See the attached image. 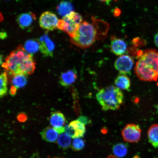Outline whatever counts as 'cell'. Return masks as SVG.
<instances>
[{"label":"cell","instance_id":"7c38bea8","mask_svg":"<svg viewBox=\"0 0 158 158\" xmlns=\"http://www.w3.org/2000/svg\"><path fill=\"white\" fill-rule=\"evenodd\" d=\"M36 19L35 14L29 12L19 15L17 18V21L20 28L25 29L30 27Z\"/></svg>","mask_w":158,"mask_h":158},{"label":"cell","instance_id":"603a6c76","mask_svg":"<svg viewBox=\"0 0 158 158\" xmlns=\"http://www.w3.org/2000/svg\"><path fill=\"white\" fill-rule=\"evenodd\" d=\"M71 126H73L76 130L80 138L84 137L86 132L85 124L79 121L78 120H75L70 123Z\"/></svg>","mask_w":158,"mask_h":158},{"label":"cell","instance_id":"4fadbf2b","mask_svg":"<svg viewBox=\"0 0 158 158\" xmlns=\"http://www.w3.org/2000/svg\"><path fill=\"white\" fill-rule=\"evenodd\" d=\"M77 78L76 70L73 69L62 73L59 77V83L63 86L68 87L74 83Z\"/></svg>","mask_w":158,"mask_h":158},{"label":"cell","instance_id":"4dcf8cb0","mask_svg":"<svg viewBox=\"0 0 158 158\" xmlns=\"http://www.w3.org/2000/svg\"><path fill=\"white\" fill-rule=\"evenodd\" d=\"M154 41H155L156 46L158 48V32L155 35V37H154Z\"/></svg>","mask_w":158,"mask_h":158},{"label":"cell","instance_id":"d4e9b609","mask_svg":"<svg viewBox=\"0 0 158 158\" xmlns=\"http://www.w3.org/2000/svg\"><path fill=\"white\" fill-rule=\"evenodd\" d=\"M85 142L80 138H74L72 142V148L75 151H80L84 148Z\"/></svg>","mask_w":158,"mask_h":158},{"label":"cell","instance_id":"e575fe53","mask_svg":"<svg viewBox=\"0 0 158 158\" xmlns=\"http://www.w3.org/2000/svg\"><path fill=\"white\" fill-rule=\"evenodd\" d=\"M99 1L102 2H109L110 0H99Z\"/></svg>","mask_w":158,"mask_h":158},{"label":"cell","instance_id":"8992f818","mask_svg":"<svg viewBox=\"0 0 158 158\" xmlns=\"http://www.w3.org/2000/svg\"><path fill=\"white\" fill-rule=\"evenodd\" d=\"M124 141L129 143H137L141 139V130L139 126L134 124L126 125L122 131Z\"/></svg>","mask_w":158,"mask_h":158},{"label":"cell","instance_id":"ffe728a7","mask_svg":"<svg viewBox=\"0 0 158 158\" xmlns=\"http://www.w3.org/2000/svg\"><path fill=\"white\" fill-rule=\"evenodd\" d=\"M23 47L28 54L32 55L36 53L40 49V43L38 40H29L26 41Z\"/></svg>","mask_w":158,"mask_h":158},{"label":"cell","instance_id":"8fae6325","mask_svg":"<svg viewBox=\"0 0 158 158\" xmlns=\"http://www.w3.org/2000/svg\"><path fill=\"white\" fill-rule=\"evenodd\" d=\"M127 47V44L123 40L112 37L110 48L114 54L121 56L126 52Z\"/></svg>","mask_w":158,"mask_h":158},{"label":"cell","instance_id":"9a60e30c","mask_svg":"<svg viewBox=\"0 0 158 158\" xmlns=\"http://www.w3.org/2000/svg\"><path fill=\"white\" fill-rule=\"evenodd\" d=\"M59 134L56 130L50 126L45 128L40 133L43 140L51 143H55L57 142Z\"/></svg>","mask_w":158,"mask_h":158},{"label":"cell","instance_id":"83f0119b","mask_svg":"<svg viewBox=\"0 0 158 158\" xmlns=\"http://www.w3.org/2000/svg\"><path fill=\"white\" fill-rule=\"evenodd\" d=\"M77 120L85 124H87L89 123L88 118L84 116H80Z\"/></svg>","mask_w":158,"mask_h":158},{"label":"cell","instance_id":"d590c367","mask_svg":"<svg viewBox=\"0 0 158 158\" xmlns=\"http://www.w3.org/2000/svg\"><path fill=\"white\" fill-rule=\"evenodd\" d=\"M156 108L157 112L158 114V104L156 106Z\"/></svg>","mask_w":158,"mask_h":158},{"label":"cell","instance_id":"836d02e7","mask_svg":"<svg viewBox=\"0 0 158 158\" xmlns=\"http://www.w3.org/2000/svg\"><path fill=\"white\" fill-rule=\"evenodd\" d=\"M115 13H116L115 15H116V16H118L120 15V10L119 9H117V11H116V10L115 11Z\"/></svg>","mask_w":158,"mask_h":158},{"label":"cell","instance_id":"277c9868","mask_svg":"<svg viewBox=\"0 0 158 158\" xmlns=\"http://www.w3.org/2000/svg\"><path fill=\"white\" fill-rule=\"evenodd\" d=\"M31 55L26 51L22 45H20L15 50L10 53L2 66L8 71L12 76L21 74L19 69L20 65L23 60Z\"/></svg>","mask_w":158,"mask_h":158},{"label":"cell","instance_id":"7402d4cb","mask_svg":"<svg viewBox=\"0 0 158 158\" xmlns=\"http://www.w3.org/2000/svg\"><path fill=\"white\" fill-rule=\"evenodd\" d=\"M112 151L116 156L120 158L123 157L127 153V146L123 143L116 144L112 148Z\"/></svg>","mask_w":158,"mask_h":158},{"label":"cell","instance_id":"5b68a950","mask_svg":"<svg viewBox=\"0 0 158 158\" xmlns=\"http://www.w3.org/2000/svg\"><path fill=\"white\" fill-rule=\"evenodd\" d=\"M82 21V16L73 11L65 16L62 19L59 20L58 28L72 37L77 30Z\"/></svg>","mask_w":158,"mask_h":158},{"label":"cell","instance_id":"44dd1931","mask_svg":"<svg viewBox=\"0 0 158 158\" xmlns=\"http://www.w3.org/2000/svg\"><path fill=\"white\" fill-rule=\"evenodd\" d=\"M71 141L70 136L66 133H63L59 135L57 143L59 148L63 149H66L70 147Z\"/></svg>","mask_w":158,"mask_h":158},{"label":"cell","instance_id":"1f68e13d","mask_svg":"<svg viewBox=\"0 0 158 158\" xmlns=\"http://www.w3.org/2000/svg\"><path fill=\"white\" fill-rule=\"evenodd\" d=\"M106 158H118V157L115 155H110Z\"/></svg>","mask_w":158,"mask_h":158},{"label":"cell","instance_id":"74e56055","mask_svg":"<svg viewBox=\"0 0 158 158\" xmlns=\"http://www.w3.org/2000/svg\"><path fill=\"white\" fill-rule=\"evenodd\" d=\"M4 1H10V0H4ZM15 1L17 2V1H18L19 0H15Z\"/></svg>","mask_w":158,"mask_h":158},{"label":"cell","instance_id":"484cf974","mask_svg":"<svg viewBox=\"0 0 158 158\" xmlns=\"http://www.w3.org/2000/svg\"><path fill=\"white\" fill-rule=\"evenodd\" d=\"M65 131L66 133L73 138H80L77 132L74 128L70 124H66L64 126Z\"/></svg>","mask_w":158,"mask_h":158},{"label":"cell","instance_id":"2e32d148","mask_svg":"<svg viewBox=\"0 0 158 158\" xmlns=\"http://www.w3.org/2000/svg\"><path fill=\"white\" fill-rule=\"evenodd\" d=\"M116 87L120 89L130 90L131 82L130 79L126 75L120 74L117 77L114 81Z\"/></svg>","mask_w":158,"mask_h":158},{"label":"cell","instance_id":"9c48e42d","mask_svg":"<svg viewBox=\"0 0 158 158\" xmlns=\"http://www.w3.org/2000/svg\"><path fill=\"white\" fill-rule=\"evenodd\" d=\"M38 40L40 43V50L45 57H52L54 50V43L49 38L47 33L40 37Z\"/></svg>","mask_w":158,"mask_h":158},{"label":"cell","instance_id":"30bf717a","mask_svg":"<svg viewBox=\"0 0 158 158\" xmlns=\"http://www.w3.org/2000/svg\"><path fill=\"white\" fill-rule=\"evenodd\" d=\"M49 120L51 125L59 134L64 133L65 131L64 126L66 119L64 114L60 111L53 112L51 113Z\"/></svg>","mask_w":158,"mask_h":158},{"label":"cell","instance_id":"6da1fadb","mask_svg":"<svg viewBox=\"0 0 158 158\" xmlns=\"http://www.w3.org/2000/svg\"><path fill=\"white\" fill-rule=\"evenodd\" d=\"M135 73L141 81H156L158 78V52L155 49H147L138 58Z\"/></svg>","mask_w":158,"mask_h":158},{"label":"cell","instance_id":"f1b7e54d","mask_svg":"<svg viewBox=\"0 0 158 158\" xmlns=\"http://www.w3.org/2000/svg\"><path fill=\"white\" fill-rule=\"evenodd\" d=\"M18 89L14 86H12L9 91V94L11 96H14L16 94Z\"/></svg>","mask_w":158,"mask_h":158},{"label":"cell","instance_id":"4316f807","mask_svg":"<svg viewBox=\"0 0 158 158\" xmlns=\"http://www.w3.org/2000/svg\"><path fill=\"white\" fill-rule=\"evenodd\" d=\"M27 117L26 114L23 113H20L17 116V119L19 121L23 122L26 121Z\"/></svg>","mask_w":158,"mask_h":158},{"label":"cell","instance_id":"52a82bcc","mask_svg":"<svg viewBox=\"0 0 158 158\" xmlns=\"http://www.w3.org/2000/svg\"><path fill=\"white\" fill-rule=\"evenodd\" d=\"M59 21L54 13L47 11L41 15L39 19V24L42 29L52 31L58 28Z\"/></svg>","mask_w":158,"mask_h":158},{"label":"cell","instance_id":"7a4b0ae2","mask_svg":"<svg viewBox=\"0 0 158 158\" xmlns=\"http://www.w3.org/2000/svg\"><path fill=\"white\" fill-rule=\"evenodd\" d=\"M96 98L102 110L107 111L118 109L123 103L124 96L119 89L110 85L99 91Z\"/></svg>","mask_w":158,"mask_h":158},{"label":"cell","instance_id":"ab89813d","mask_svg":"<svg viewBox=\"0 0 158 158\" xmlns=\"http://www.w3.org/2000/svg\"><path fill=\"white\" fill-rule=\"evenodd\" d=\"M157 86H158V82L157 83Z\"/></svg>","mask_w":158,"mask_h":158},{"label":"cell","instance_id":"e0dca14e","mask_svg":"<svg viewBox=\"0 0 158 158\" xmlns=\"http://www.w3.org/2000/svg\"><path fill=\"white\" fill-rule=\"evenodd\" d=\"M56 9L58 14L64 17L73 11L74 7L70 2L63 1L57 6Z\"/></svg>","mask_w":158,"mask_h":158},{"label":"cell","instance_id":"f546056e","mask_svg":"<svg viewBox=\"0 0 158 158\" xmlns=\"http://www.w3.org/2000/svg\"><path fill=\"white\" fill-rule=\"evenodd\" d=\"M0 36H1V38L2 39L4 40L6 39L7 37V34L4 31H1V35H0Z\"/></svg>","mask_w":158,"mask_h":158},{"label":"cell","instance_id":"ac0fdd59","mask_svg":"<svg viewBox=\"0 0 158 158\" xmlns=\"http://www.w3.org/2000/svg\"><path fill=\"white\" fill-rule=\"evenodd\" d=\"M149 142L154 148H158V124L152 125L148 132Z\"/></svg>","mask_w":158,"mask_h":158},{"label":"cell","instance_id":"5bb4252c","mask_svg":"<svg viewBox=\"0 0 158 158\" xmlns=\"http://www.w3.org/2000/svg\"><path fill=\"white\" fill-rule=\"evenodd\" d=\"M35 62L32 55L23 60L20 65L19 69L21 74H31L34 73L35 69Z\"/></svg>","mask_w":158,"mask_h":158},{"label":"cell","instance_id":"3957f363","mask_svg":"<svg viewBox=\"0 0 158 158\" xmlns=\"http://www.w3.org/2000/svg\"><path fill=\"white\" fill-rule=\"evenodd\" d=\"M97 30L94 24L87 22H82L73 35L70 37V42L80 48H88L96 40Z\"/></svg>","mask_w":158,"mask_h":158},{"label":"cell","instance_id":"f35d334b","mask_svg":"<svg viewBox=\"0 0 158 158\" xmlns=\"http://www.w3.org/2000/svg\"><path fill=\"white\" fill-rule=\"evenodd\" d=\"M114 1H117V0H114Z\"/></svg>","mask_w":158,"mask_h":158},{"label":"cell","instance_id":"d6a6232c","mask_svg":"<svg viewBox=\"0 0 158 158\" xmlns=\"http://www.w3.org/2000/svg\"><path fill=\"white\" fill-rule=\"evenodd\" d=\"M101 131L102 133L105 134L107 133V129H106V128H103L102 129Z\"/></svg>","mask_w":158,"mask_h":158},{"label":"cell","instance_id":"ba28073f","mask_svg":"<svg viewBox=\"0 0 158 158\" xmlns=\"http://www.w3.org/2000/svg\"><path fill=\"white\" fill-rule=\"evenodd\" d=\"M134 64L133 59L131 56L122 55L115 60L114 66L120 74H129L131 73Z\"/></svg>","mask_w":158,"mask_h":158},{"label":"cell","instance_id":"cb8c5ba5","mask_svg":"<svg viewBox=\"0 0 158 158\" xmlns=\"http://www.w3.org/2000/svg\"><path fill=\"white\" fill-rule=\"evenodd\" d=\"M1 90H0V97L2 98L6 94L7 92L8 78L7 73H2L1 76Z\"/></svg>","mask_w":158,"mask_h":158},{"label":"cell","instance_id":"d6986e66","mask_svg":"<svg viewBox=\"0 0 158 158\" xmlns=\"http://www.w3.org/2000/svg\"><path fill=\"white\" fill-rule=\"evenodd\" d=\"M11 81L12 84L17 89L22 88L26 85L27 82V75L21 74L12 76Z\"/></svg>","mask_w":158,"mask_h":158},{"label":"cell","instance_id":"8d00e7d4","mask_svg":"<svg viewBox=\"0 0 158 158\" xmlns=\"http://www.w3.org/2000/svg\"><path fill=\"white\" fill-rule=\"evenodd\" d=\"M2 55H1V64H2Z\"/></svg>","mask_w":158,"mask_h":158}]
</instances>
